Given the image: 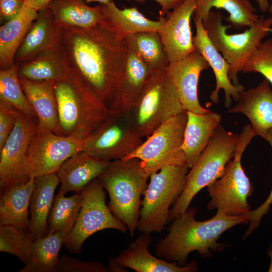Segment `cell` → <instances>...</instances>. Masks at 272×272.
<instances>
[{
	"instance_id": "obj_38",
	"label": "cell",
	"mask_w": 272,
	"mask_h": 272,
	"mask_svg": "<svg viewBox=\"0 0 272 272\" xmlns=\"http://www.w3.org/2000/svg\"><path fill=\"white\" fill-rule=\"evenodd\" d=\"M107 272L102 263L96 261L81 260L67 255L59 259L56 272Z\"/></svg>"
},
{
	"instance_id": "obj_33",
	"label": "cell",
	"mask_w": 272,
	"mask_h": 272,
	"mask_svg": "<svg viewBox=\"0 0 272 272\" xmlns=\"http://www.w3.org/2000/svg\"><path fill=\"white\" fill-rule=\"evenodd\" d=\"M127 47L134 51L153 72L166 69L169 64L158 31L129 34L124 38Z\"/></svg>"
},
{
	"instance_id": "obj_16",
	"label": "cell",
	"mask_w": 272,
	"mask_h": 272,
	"mask_svg": "<svg viewBox=\"0 0 272 272\" xmlns=\"http://www.w3.org/2000/svg\"><path fill=\"white\" fill-rule=\"evenodd\" d=\"M195 3L196 0H184L168 13L165 22L158 31L169 63L182 59L196 50L190 24Z\"/></svg>"
},
{
	"instance_id": "obj_30",
	"label": "cell",
	"mask_w": 272,
	"mask_h": 272,
	"mask_svg": "<svg viewBox=\"0 0 272 272\" xmlns=\"http://www.w3.org/2000/svg\"><path fill=\"white\" fill-rule=\"evenodd\" d=\"M214 8L226 11L229 15L224 20L237 30L252 27L259 18L248 0H196L194 18L201 20L204 26Z\"/></svg>"
},
{
	"instance_id": "obj_34",
	"label": "cell",
	"mask_w": 272,
	"mask_h": 272,
	"mask_svg": "<svg viewBox=\"0 0 272 272\" xmlns=\"http://www.w3.org/2000/svg\"><path fill=\"white\" fill-rule=\"evenodd\" d=\"M58 193L54 196L48 220V233L69 235L78 218L83 201L81 193L70 196Z\"/></svg>"
},
{
	"instance_id": "obj_36",
	"label": "cell",
	"mask_w": 272,
	"mask_h": 272,
	"mask_svg": "<svg viewBox=\"0 0 272 272\" xmlns=\"http://www.w3.org/2000/svg\"><path fill=\"white\" fill-rule=\"evenodd\" d=\"M34 240L28 231L11 225H0V251L16 256L26 264L29 250Z\"/></svg>"
},
{
	"instance_id": "obj_7",
	"label": "cell",
	"mask_w": 272,
	"mask_h": 272,
	"mask_svg": "<svg viewBox=\"0 0 272 272\" xmlns=\"http://www.w3.org/2000/svg\"><path fill=\"white\" fill-rule=\"evenodd\" d=\"M254 137L251 124L244 126L239 134L234 158L227 163L222 176L207 186L211 198L207 204L209 210L216 209V214L230 216L246 215L250 211L247 198L254 188L241 161L245 149Z\"/></svg>"
},
{
	"instance_id": "obj_39",
	"label": "cell",
	"mask_w": 272,
	"mask_h": 272,
	"mask_svg": "<svg viewBox=\"0 0 272 272\" xmlns=\"http://www.w3.org/2000/svg\"><path fill=\"white\" fill-rule=\"evenodd\" d=\"M19 113L17 109L0 99V149L13 129Z\"/></svg>"
},
{
	"instance_id": "obj_6",
	"label": "cell",
	"mask_w": 272,
	"mask_h": 272,
	"mask_svg": "<svg viewBox=\"0 0 272 272\" xmlns=\"http://www.w3.org/2000/svg\"><path fill=\"white\" fill-rule=\"evenodd\" d=\"M166 69L154 72L126 113L142 137H148L164 122L184 111Z\"/></svg>"
},
{
	"instance_id": "obj_2",
	"label": "cell",
	"mask_w": 272,
	"mask_h": 272,
	"mask_svg": "<svg viewBox=\"0 0 272 272\" xmlns=\"http://www.w3.org/2000/svg\"><path fill=\"white\" fill-rule=\"evenodd\" d=\"M197 209L188 208L172 221L168 233L157 244V257L184 265L189 254L197 251L202 257L210 258L211 251H220L225 247L217 241L226 230L241 223L249 222L246 215L230 216L216 214L211 219L195 220Z\"/></svg>"
},
{
	"instance_id": "obj_15",
	"label": "cell",
	"mask_w": 272,
	"mask_h": 272,
	"mask_svg": "<svg viewBox=\"0 0 272 272\" xmlns=\"http://www.w3.org/2000/svg\"><path fill=\"white\" fill-rule=\"evenodd\" d=\"M209 67L206 60L195 50L183 59L169 63L166 68L184 111L205 113L210 110L201 106L198 98L200 73Z\"/></svg>"
},
{
	"instance_id": "obj_18",
	"label": "cell",
	"mask_w": 272,
	"mask_h": 272,
	"mask_svg": "<svg viewBox=\"0 0 272 272\" xmlns=\"http://www.w3.org/2000/svg\"><path fill=\"white\" fill-rule=\"evenodd\" d=\"M152 241L151 233H142L114 260L123 267L136 272H193L198 269L197 262L192 260L180 265L153 255L149 251Z\"/></svg>"
},
{
	"instance_id": "obj_48",
	"label": "cell",
	"mask_w": 272,
	"mask_h": 272,
	"mask_svg": "<svg viewBox=\"0 0 272 272\" xmlns=\"http://www.w3.org/2000/svg\"><path fill=\"white\" fill-rule=\"evenodd\" d=\"M269 1L270 2V3H269L268 10L269 12L271 14H272V0H268V1Z\"/></svg>"
},
{
	"instance_id": "obj_27",
	"label": "cell",
	"mask_w": 272,
	"mask_h": 272,
	"mask_svg": "<svg viewBox=\"0 0 272 272\" xmlns=\"http://www.w3.org/2000/svg\"><path fill=\"white\" fill-rule=\"evenodd\" d=\"M62 44L19 63L20 77L34 82L56 81L70 67Z\"/></svg>"
},
{
	"instance_id": "obj_26",
	"label": "cell",
	"mask_w": 272,
	"mask_h": 272,
	"mask_svg": "<svg viewBox=\"0 0 272 272\" xmlns=\"http://www.w3.org/2000/svg\"><path fill=\"white\" fill-rule=\"evenodd\" d=\"M19 77L23 91L36 114L37 126L60 135L55 81L34 82Z\"/></svg>"
},
{
	"instance_id": "obj_17",
	"label": "cell",
	"mask_w": 272,
	"mask_h": 272,
	"mask_svg": "<svg viewBox=\"0 0 272 272\" xmlns=\"http://www.w3.org/2000/svg\"><path fill=\"white\" fill-rule=\"evenodd\" d=\"M193 18L196 28L195 35L192 38L193 45L212 67L216 78V87L210 98L214 104H218L219 91L223 90L225 106L228 108L232 104V99L237 102L245 88L241 84L235 86L232 83L229 77V64L212 43L201 21Z\"/></svg>"
},
{
	"instance_id": "obj_13",
	"label": "cell",
	"mask_w": 272,
	"mask_h": 272,
	"mask_svg": "<svg viewBox=\"0 0 272 272\" xmlns=\"http://www.w3.org/2000/svg\"><path fill=\"white\" fill-rule=\"evenodd\" d=\"M83 141L76 135H59L37 126L27 153L28 176L57 173L67 159L82 151Z\"/></svg>"
},
{
	"instance_id": "obj_11",
	"label": "cell",
	"mask_w": 272,
	"mask_h": 272,
	"mask_svg": "<svg viewBox=\"0 0 272 272\" xmlns=\"http://www.w3.org/2000/svg\"><path fill=\"white\" fill-rule=\"evenodd\" d=\"M83 201L77 220L65 238L64 245L72 253L79 254L85 241L93 234L105 229L126 233L125 225L117 219L106 203V193L98 178L81 192Z\"/></svg>"
},
{
	"instance_id": "obj_23",
	"label": "cell",
	"mask_w": 272,
	"mask_h": 272,
	"mask_svg": "<svg viewBox=\"0 0 272 272\" xmlns=\"http://www.w3.org/2000/svg\"><path fill=\"white\" fill-rule=\"evenodd\" d=\"M186 113L187 119L182 149L186 164L190 169L206 148L220 124L222 116L211 110L205 113Z\"/></svg>"
},
{
	"instance_id": "obj_14",
	"label": "cell",
	"mask_w": 272,
	"mask_h": 272,
	"mask_svg": "<svg viewBox=\"0 0 272 272\" xmlns=\"http://www.w3.org/2000/svg\"><path fill=\"white\" fill-rule=\"evenodd\" d=\"M38 124L37 118L19 113L15 125L0 149V190L27 181V150Z\"/></svg>"
},
{
	"instance_id": "obj_20",
	"label": "cell",
	"mask_w": 272,
	"mask_h": 272,
	"mask_svg": "<svg viewBox=\"0 0 272 272\" xmlns=\"http://www.w3.org/2000/svg\"><path fill=\"white\" fill-rule=\"evenodd\" d=\"M61 44L62 28L47 7L38 12L17 50L15 63H21Z\"/></svg>"
},
{
	"instance_id": "obj_10",
	"label": "cell",
	"mask_w": 272,
	"mask_h": 272,
	"mask_svg": "<svg viewBox=\"0 0 272 272\" xmlns=\"http://www.w3.org/2000/svg\"><path fill=\"white\" fill-rule=\"evenodd\" d=\"M187 119L186 111L170 118L124 159L141 160L149 177L165 166L186 164L182 146Z\"/></svg>"
},
{
	"instance_id": "obj_21",
	"label": "cell",
	"mask_w": 272,
	"mask_h": 272,
	"mask_svg": "<svg viewBox=\"0 0 272 272\" xmlns=\"http://www.w3.org/2000/svg\"><path fill=\"white\" fill-rule=\"evenodd\" d=\"M110 161L81 151L67 159L57 172L60 186L58 193H79L92 180L98 178Z\"/></svg>"
},
{
	"instance_id": "obj_32",
	"label": "cell",
	"mask_w": 272,
	"mask_h": 272,
	"mask_svg": "<svg viewBox=\"0 0 272 272\" xmlns=\"http://www.w3.org/2000/svg\"><path fill=\"white\" fill-rule=\"evenodd\" d=\"M67 234L48 233L34 240L30 246L28 259L19 272H56L60 249Z\"/></svg>"
},
{
	"instance_id": "obj_35",
	"label": "cell",
	"mask_w": 272,
	"mask_h": 272,
	"mask_svg": "<svg viewBox=\"0 0 272 272\" xmlns=\"http://www.w3.org/2000/svg\"><path fill=\"white\" fill-rule=\"evenodd\" d=\"M19 63L0 71V99L8 102L26 117L37 118L36 114L21 85ZM38 119V118H37Z\"/></svg>"
},
{
	"instance_id": "obj_4",
	"label": "cell",
	"mask_w": 272,
	"mask_h": 272,
	"mask_svg": "<svg viewBox=\"0 0 272 272\" xmlns=\"http://www.w3.org/2000/svg\"><path fill=\"white\" fill-rule=\"evenodd\" d=\"M149 176L137 158L111 161L98 179L109 196L108 207L126 226L131 236L138 229L141 197Z\"/></svg>"
},
{
	"instance_id": "obj_45",
	"label": "cell",
	"mask_w": 272,
	"mask_h": 272,
	"mask_svg": "<svg viewBox=\"0 0 272 272\" xmlns=\"http://www.w3.org/2000/svg\"><path fill=\"white\" fill-rule=\"evenodd\" d=\"M256 2L260 11L265 12L268 10L269 5L268 0H256Z\"/></svg>"
},
{
	"instance_id": "obj_24",
	"label": "cell",
	"mask_w": 272,
	"mask_h": 272,
	"mask_svg": "<svg viewBox=\"0 0 272 272\" xmlns=\"http://www.w3.org/2000/svg\"><path fill=\"white\" fill-rule=\"evenodd\" d=\"M35 188V178L1 189L0 225H11L27 231L28 209Z\"/></svg>"
},
{
	"instance_id": "obj_3",
	"label": "cell",
	"mask_w": 272,
	"mask_h": 272,
	"mask_svg": "<svg viewBox=\"0 0 272 272\" xmlns=\"http://www.w3.org/2000/svg\"><path fill=\"white\" fill-rule=\"evenodd\" d=\"M60 135L84 140L112 112L71 66L54 82Z\"/></svg>"
},
{
	"instance_id": "obj_41",
	"label": "cell",
	"mask_w": 272,
	"mask_h": 272,
	"mask_svg": "<svg viewBox=\"0 0 272 272\" xmlns=\"http://www.w3.org/2000/svg\"><path fill=\"white\" fill-rule=\"evenodd\" d=\"M24 3L25 0H0L1 21L5 23L14 18Z\"/></svg>"
},
{
	"instance_id": "obj_31",
	"label": "cell",
	"mask_w": 272,
	"mask_h": 272,
	"mask_svg": "<svg viewBox=\"0 0 272 272\" xmlns=\"http://www.w3.org/2000/svg\"><path fill=\"white\" fill-rule=\"evenodd\" d=\"M48 8L61 28H90L104 20L101 5L90 7L82 0H52Z\"/></svg>"
},
{
	"instance_id": "obj_47",
	"label": "cell",
	"mask_w": 272,
	"mask_h": 272,
	"mask_svg": "<svg viewBox=\"0 0 272 272\" xmlns=\"http://www.w3.org/2000/svg\"><path fill=\"white\" fill-rule=\"evenodd\" d=\"M85 1L88 2H99V3H100L101 5L107 4L113 2V0H85Z\"/></svg>"
},
{
	"instance_id": "obj_5",
	"label": "cell",
	"mask_w": 272,
	"mask_h": 272,
	"mask_svg": "<svg viewBox=\"0 0 272 272\" xmlns=\"http://www.w3.org/2000/svg\"><path fill=\"white\" fill-rule=\"evenodd\" d=\"M239 134L227 131L220 124L206 148L189 170L183 190L170 209L168 223L184 213L203 188L220 178L236 153Z\"/></svg>"
},
{
	"instance_id": "obj_28",
	"label": "cell",
	"mask_w": 272,
	"mask_h": 272,
	"mask_svg": "<svg viewBox=\"0 0 272 272\" xmlns=\"http://www.w3.org/2000/svg\"><path fill=\"white\" fill-rule=\"evenodd\" d=\"M38 12L25 3L18 14L0 27V68L15 64V57Z\"/></svg>"
},
{
	"instance_id": "obj_19",
	"label": "cell",
	"mask_w": 272,
	"mask_h": 272,
	"mask_svg": "<svg viewBox=\"0 0 272 272\" xmlns=\"http://www.w3.org/2000/svg\"><path fill=\"white\" fill-rule=\"evenodd\" d=\"M228 111L246 116L255 137L264 139L272 129V90L268 81L264 79L256 87L242 91L237 103Z\"/></svg>"
},
{
	"instance_id": "obj_37",
	"label": "cell",
	"mask_w": 272,
	"mask_h": 272,
	"mask_svg": "<svg viewBox=\"0 0 272 272\" xmlns=\"http://www.w3.org/2000/svg\"><path fill=\"white\" fill-rule=\"evenodd\" d=\"M241 72L259 73L272 84V36L261 42Z\"/></svg>"
},
{
	"instance_id": "obj_22",
	"label": "cell",
	"mask_w": 272,
	"mask_h": 272,
	"mask_svg": "<svg viewBox=\"0 0 272 272\" xmlns=\"http://www.w3.org/2000/svg\"><path fill=\"white\" fill-rule=\"evenodd\" d=\"M154 72L134 51L127 47L119 91L110 108L111 111L113 113H127L136 102L147 80Z\"/></svg>"
},
{
	"instance_id": "obj_9",
	"label": "cell",
	"mask_w": 272,
	"mask_h": 272,
	"mask_svg": "<svg viewBox=\"0 0 272 272\" xmlns=\"http://www.w3.org/2000/svg\"><path fill=\"white\" fill-rule=\"evenodd\" d=\"M223 19L220 11L212 10L203 27L212 43L230 65V80L234 85L238 86L240 85L238 73L262 39L272 33V17L261 16L253 26L243 32L232 34L227 33L231 26L224 25Z\"/></svg>"
},
{
	"instance_id": "obj_12",
	"label": "cell",
	"mask_w": 272,
	"mask_h": 272,
	"mask_svg": "<svg viewBox=\"0 0 272 272\" xmlns=\"http://www.w3.org/2000/svg\"><path fill=\"white\" fill-rule=\"evenodd\" d=\"M126 113H113L83 141L82 151L107 161L124 159L143 143Z\"/></svg>"
},
{
	"instance_id": "obj_25",
	"label": "cell",
	"mask_w": 272,
	"mask_h": 272,
	"mask_svg": "<svg viewBox=\"0 0 272 272\" xmlns=\"http://www.w3.org/2000/svg\"><path fill=\"white\" fill-rule=\"evenodd\" d=\"M32 194L30 208L31 217L28 231L34 240L48 233V220L54 198L55 190L60 183L57 173L37 176Z\"/></svg>"
},
{
	"instance_id": "obj_40",
	"label": "cell",
	"mask_w": 272,
	"mask_h": 272,
	"mask_svg": "<svg viewBox=\"0 0 272 272\" xmlns=\"http://www.w3.org/2000/svg\"><path fill=\"white\" fill-rule=\"evenodd\" d=\"M264 139L269 143L272 148V129L267 133ZM271 204L272 188L268 196L264 202L257 209L253 211L250 210L247 215L249 222V226L244 234V238H247L257 228L263 216L269 212Z\"/></svg>"
},
{
	"instance_id": "obj_46",
	"label": "cell",
	"mask_w": 272,
	"mask_h": 272,
	"mask_svg": "<svg viewBox=\"0 0 272 272\" xmlns=\"http://www.w3.org/2000/svg\"><path fill=\"white\" fill-rule=\"evenodd\" d=\"M267 254L270 258V264L268 271L272 272V243L269 246L267 249Z\"/></svg>"
},
{
	"instance_id": "obj_42",
	"label": "cell",
	"mask_w": 272,
	"mask_h": 272,
	"mask_svg": "<svg viewBox=\"0 0 272 272\" xmlns=\"http://www.w3.org/2000/svg\"><path fill=\"white\" fill-rule=\"evenodd\" d=\"M134 2L139 3H144L146 0H133ZM161 7L160 17H165L170 12L171 10H173L180 4H181L184 0H154Z\"/></svg>"
},
{
	"instance_id": "obj_1",
	"label": "cell",
	"mask_w": 272,
	"mask_h": 272,
	"mask_svg": "<svg viewBox=\"0 0 272 272\" xmlns=\"http://www.w3.org/2000/svg\"><path fill=\"white\" fill-rule=\"evenodd\" d=\"M62 28L70 65L110 109L118 94L127 45L104 19L87 29Z\"/></svg>"
},
{
	"instance_id": "obj_43",
	"label": "cell",
	"mask_w": 272,
	"mask_h": 272,
	"mask_svg": "<svg viewBox=\"0 0 272 272\" xmlns=\"http://www.w3.org/2000/svg\"><path fill=\"white\" fill-rule=\"evenodd\" d=\"M52 0H25L32 9L39 12L48 7Z\"/></svg>"
},
{
	"instance_id": "obj_29",
	"label": "cell",
	"mask_w": 272,
	"mask_h": 272,
	"mask_svg": "<svg viewBox=\"0 0 272 272\" xmlns=\"http://www.w3.org/2000/svg\"><path fill=\"white\" fill-rule=\"evenodd\" d=\"M101 5L104 20L122 39L135 33L158 31L166 20L165 17H160L158 20H150L135 7L120 9L113 2Z\"/></svg>"
},
{
	"instance_id": "obj_44",
	"label": "cell",
	"mask_w": 272,
	"mask_h": 272,
	"mask_svg": "<svg viewBox=\"0 0 272 272\" xmlns=\"http://www.w3.org/2000/svg\"><path fill=\"white\" fill-rule=\"evenodd\" d=\"M108 271H125L124 267L120 265L114 260V258H110L109 260L107 266Z\"/></svg>"
},
{
	"instance_id": "obj_8",
	"label": "cell",
	"mask_w": 272,
	"mask_h": 272,
	"mask_svg": "<svg viewBox=\"0 0 272 272\" xmlns=\"http://www.w3.org/2000/svg\"><path fill=\"white\" fill-rule=\"evenodd\" d=\"M189 169L186 164L169 165L150 176L142 201L139 231L159 233L164 229L171 207L181 194Z\"/></svg>"
}]
</instances>
